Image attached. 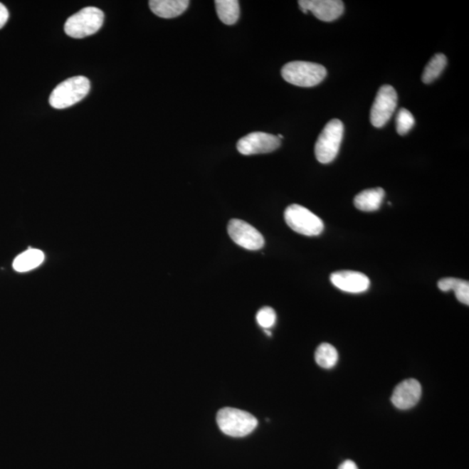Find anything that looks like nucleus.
<instances>
[{
    "label": "nucleus",
    "instance_id": "22",
    "mask_svg": "<svg viewBox=\"0 0 469 469\" xmlns=\"http://www.w3.org/2000/svg\"><path fill=\"white\" fill-rule=\"evenodd\" d=\"M8 19H9V13L7 8L0 3V29L6 25Z\"/></svg>",
    "mask_w": 469,
    "mask_h": 469
},
{
    "label": "nucleus",
    "instance_id": "12",
    "mask_svg": "<svg viewBox=\"0 0 469 469\" xmlns=\"http://www.w3.org/2000/svg\"><path fill=\"white\" fill-rule=\"evenodd\" d=\"M421 396V386L415 379L401 381L394 390L391 401L399 409H409L418 404Z\"/></svg>",
    "mask_w": 469,
    "mask_h": 469
},
{
    "label": "nucleus",
    "instance_id": "9",
    "mask_svg": "<svg viewBox=\"0 0 469 469\" xmlns=\"http://www.w3.org/2000/svg\"><path fill=\"white\" fill-rule=\"evenodd\" d=\"M281 145L278 136L265 132H253L242 137L238 142L236 148L243 155L249 156L270 153L275 151Z\"/></svg>",
    "mask_w": 469,
    "mask_h": 469
},
{
    "label": "nucleus",
    "instance_id": "4",
    "mask_svg": "<svg viewBox=\"0 0 469 469\" xmlns=\"http://www.w3.org/2000/svg\"><path fill=\"white\" fill-rule=\"evenodd\" d=\"M104 19L103 11L98 8L85 7L67 19L65 25V33L73 38L90 36L101 28Z\"/></svg>",
    "mask_w": 469,
    "mask_h": 469
},
{
    "label": "nucleus",
    "instance_id": "5",
    "mask_svg": "<svg viewBox=\"0 0 469 469\" xmlns=\"http://www.w3.org/2000/svg\"><path fill=\"white\" fill-rule=\"evenodd\" d=\"M344 132V126L340 120H332L325 125L315 147V157L321 164H330L336 159Z\"/></svg>",
    "mask_w": 469,
    "mask_h": 469
},
{
    "label": "nucleus",
    "instance_id": "1",
    "mask_svg": "<svg viewBox=\"0 0 469 469\" xmlns=\"http://www.w3.org/2000/svg\"><path fill=\"white\" fill-rule=\"evenodd\" d=\"M220 431L231 437H244L250 435L258 427L257 418L251 413L234 408L220 409L216 415Z\"/></svg>",
    "mask_w": 469,
    "mask_h": 469
},
{
    "label": "nucleus",
    "instance_id": "20",
    "mask_svg": "<svg viewBox=\"0 0 469 469\" xmlns=\"http://www.w3.org/2000/svg\"><path fill=\"white\" fill-rule=\"evenodd\" d=\"M277 315L270 307H263L257 314V322L263 329H270L275 325Z\"/></svg>",
    "mask_w": 469,
    "mask_h": 469
},
{
    "label": "nucleus",
    "instance_id": "21",
    "mask_svg": "<svg viewBox=\"0 0 469 469\" xmlns=\"http://www.w3.org/2000/svg\"><path fill=\"white\" fill-rule=\"evenodd\" d=\"M453 290L455 291L457 300L463 303V305H469V283L468 281L458 279Z\"/></svg>",
    "mask_w": 469,
    "mask_h": 469
},
{
    "label": "nucleus",
    "instance_id": "11",
    "mask_svg": "<svg viewBox=\"0 0 469 469\" xmlns=\"http://www.w3.org/2000/svg\"><path fill=\"white\" fill-rule=\"evenodd\" d=\"M330 281L339 290L348 293H362L369 290L370 281L361 272L341 270L331 274Z\"/></svg>",
    "mask_w": 469,
    "mask_h": 469
},
{
    "label": "nucleus",
    "instance_id": "2",
    "mask_svg": "<svg viewBox=\"0 0 469 469\" xmlns=\"http://www.w3.org/2000/svg\"><path fill=\"white\" fill-rule=\"evenodd\" d=\"M326 76L325 66L311 62H290L282 69L283 80L300 88H313L320 84Z\"/></svg>",
    "mask_w": 469,
    "mask_h": 469
},
{
    "label": "nucleus",
    "instance_id": "10",
    "mask_svg": "<svg viewBox=\"0 0 469 469\" xmlns=\"http://www.w3.org/2000/svg\"><path fill=\"white\" fill-rule=\"evenodd\" d=\"M299 7L303 13L311 11L315 18L322 21H336L344 14V2L339 0H300Z\"/></svg>",
    "mask_w": 469,
    "mask_h": 469
},
{
    "label": "nucleus",
    "instance_id": "17",
    "mask_svg": "<svg viewBox=\"0 0 469 469\" xmlns=\"http://www.w3.org/2000/svg\"><path fill=\"white\" fill-rule=\"evenodd\" d=\"M315 359L323 369L333 368L338 362L337 350L330 344H322L315 350Z\"/></svg>",
    "mask_w": 469,
    "mask_h": 469
},
{
    "label": "nucleus",
    "instance_id": "13",
    "mask_svg": "<svg viewBox=\"0 0 469 469\" xmlns=\"http://www.w3.org/2000/svg\"><path fill=\"white\" fill-rule=\"evenodd\" d=\"M190 1L188 0H151L149 8L153 14L164 19H173L186 11Z\"/></svg>",
    "mask_w": 469,
    "mask_h": 469
},
{
    "label": "nucleus",
    "instance_id": "8",
    "mask_svg": "<svg viewBox=\"0 0 469 469\" xmlns=\"http://www.w3.org/2000/svg\"><path fill=\"white\" fill-rule=\"evenodd\" d=\"M227 230L233 242L243 249L258 251L264 246L263 235L243 220L231 219L228 223Z\"/></svg>",
    "mask_w": 469,
    "mask_h": 469
},
{
    "label": "nucleus",
    "instance_id": "15",
    "mask_svg": "<svg viewBox=\"0 0 469 469\" xmlns=\"http://www.w3.org/2000/svg\"><path fill=\"white\" fill-rule=\"evenodd\" d=\"M216 14L221 21L231 26L238 22L240 16L239 2L236 0H216Z\"/></svg>",
    "mask_w": 469,
    "mask_h": 469
},
{
    "label": "nucleus",
    "instance_id": "7",
    "mask_svg": "<svg viewBox=\"0 0 469 469\" xmlns=\"http://www.w3.org/2000/svg\"><path fill=\"white\" fill-rule=\"evenodd\" d=\"M397 105V93L391 85H384L377 93L374 100L370 121L376 128H381L391 118Z\"/></svg>",
    "mask_w": 469,
    "mask_h": 469
},
{
    "label": "nucleus",
    "instance_id": "3",
    "mask_svg": "<svg viewBox=\"0 0 469 469\" xmlns=\"http://www.w3.org/2000/svg\"><path fill=\"white\" fill-rule=\"evenodd\" d=\"M90 84L88 78L76 76L62 82L54 89L49 103L55 109H65L88 96Z\"/></svg>",
    "mask_w": 469,
    "mask_h": 469
},
{
    "label": "nucleus",
    "instance_id": "23",
    "mask_svg": "<svg viewBox=\"0 0 469 469\" xmlns=\"http://www.w3.org/2000/svg\"><path fill=\"white\" fill-rule=\"evenodd\" d=\"M338 469H358V468L357 464L352 462V460H348L342 463Z\"/></svg>",
    "mask_w": 469,
    "mask_h": 469
},
{
    "label": "nucleus",
    "instance_id": "18",
    "mask_svg": "<svg viewBox=\"0 0 469 469\" xmlns=\"http://www.w3.org/2000/svg\"><path fill=\"white\" fill-rule=\"evenodd\" d=\"M447 65V57L443 53L436 54L426 65L423 74V82L431 84L443 72Z\"/></svg>",
    "mask_w": 469,
    "mask_h": 469
},
{
    "label": "nucleus",
    "instance_id": "19",
    "mask_svg": "<svg viewBox=\"0 0 469 469\" xmlns=\"http://www.w3.org/2000/svg\"><path fill=\"white\" fill-rule=\"evenodd\" d=\"M416 121L412 113L407 109H401L397 113L396 130L398 134L404 136L407 134L415 125Z\"/></svg>",
    "mask_w": 469,
    "mask_h": 469
},
{
    "label": "nucleus",
    "instance_id": "6",
    "mask_svg": "<svg viewBox=\"0 0 469 469\" xmlns=\"http://www.w3.org/2000/svg\"><path fill=\"white\" fill-rule=\"evenodd\" d=\"M285 219L290 228L301 235L318 236L325 228L321 218L299 204H293L286 209Z\"/></svg>",
    "mask_w": 469,
    "mask_h": 469
},
{
    "label": "nucleus",
    "instance_id": "14",
    "mask_svg": "<svg viewBox=\"0 0 469 469\" xmlns=\"http://www.w3.org/2000/svg\"><path fill=\"white\" fill-rule=\"evenodd\" d=\"M385 196V191L381 188L369 189L358 194L354 199V204L358 210L371 212L379 210L382 201Z\"/></svg>",
    "mask_w": 469,
    "mask_h": 469
},
{
    "label": "nucleus",
    "instance_id": "16",
    "mask_svg": "<svg viewBox=\"0 0 469 469\" xmlns=\"http://www.w3.org/2000/svg\"><path fill=\"white\" fill-rule=\"evenodd\" d=\"M44 259L45 255L41 251L31 249L15 258L14 268L19 272L29 271L41 265Z\"/></svg>",
    "mask_w": 469,
    "mask_h": 469
}]
</instances>
